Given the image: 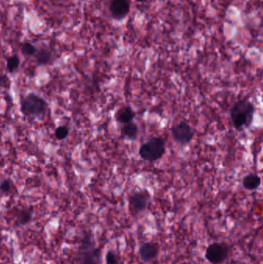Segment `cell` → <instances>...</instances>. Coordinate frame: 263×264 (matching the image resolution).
I'll use <instances>...</instances> for the list:
<instances>
[{
  "label": "cell",
  "instance_id": "9c48e42d",
  "mask_svg": "<svg viewBox=\"0 0 263 264\" xmlns=\"http://www.w3.org/2000/svg\"><path fill=\"white\" fill-rule=\"evenodd\" d=\"M159 253H160V245L158 242H144L139 247V257L143 262H152L158 257Z\"/></svg>",
  "mask_w": 263,
  "mask_h": 264
},
{
  "label": "cell",
  "instance_id": "e0dca14e",
  "mask_svg": "<svg viewBox=\"0 0 263 264\" xmlns=\"http://www.w3.org/2000/svg\"><path fill=\"white\" fill-rule=\"evenodd\" d=\"M54 134L56 139L59 141L66 139L69 135V129L67 127L63 126V125L59 126L55 130Z\"/></svg>",
  "mask_w": 263,
  "mask_h": 264
},
{
  "label": "cell",
  "instance_id": "5bb4252c",
  "mask_svg": "<svg viewBox=\"0 0 263 264\" xmlns=\"http://www.w3.org/2000/svg\"><path fill=\"white\" fill-rule=\"evenodd\" d=\"M20 51L24 56L31 57V56H36L38 49L34 44H32L30 42L26 41L23 43L22 45H21Z\"/></svg>",
  "mask_w": 263,
  "mask_h": 264
},
{
  "label": "cell",
  "instance_id": "5b68a950",
  "mask_svg": "<svg viewBox=\"0 0 263 264\" xmlns=\"http://www.w3.org/2000/svg\"><path fill=\"white\" fill-rule=\"evenodd\" d=\"M231 247L227 242H215L206 248L205 257L211 264H222L230 255Z\"/></svg>",
  "mask_w": 263,
  "mask_h": 264
},
{
  "label": "cell",
  "instance_id": "7c38bea8",
  "mask_svg": "<svg viewBox=\"0 0 263 264\" xmlns=\"http://www.w3.org/2000/svg\"><path fill=\"white\" fill-rule=\"evenodd\" d=\"M261 178L259 175L255 173L248 174L244 176L241 180V185L248 191H254L258 189L261 185Z\"/></svg>",
  "mask_w": 263,
  "mask_h": 264
},
{
  "label": "cell",
  "instance_id": "2e32d148",
  "mask_svg": "<svg viewBox=\"0 0 263 264\" xmlns=\"http://www.w3.org/2000/svg\"><path fill=\"white\" fill-rule=\"evenodd\" d=\"M18 224L25 225L31 220L32 212L28 210H20L16 214Z\"/></svg>",
  "mask_w": 263,
  "mask_h": 264
},
{
  "label": "cell",
  "instance_id": "4fadbf2b",
  "mask_svg": "<svg viewBox=\"0 0 263 264\" xmlns=\"http://www.w3.org/2000/svg\"><path fill=\"white\" fill-rule=\"evenodd\" d=\"M121 133L123 137L129 140H135L139 134V128L137 124L133 121L122 125Z\"/></svg>",
  "mask_w": 263,
  "mask_h": 264
},
{
  "label": "cell",
  "instance_id": "9a60e30c",
  "mask_svg": "<svg viewBox=\"0 0 263 264\" xmlns=\"http://www.w3.org/2000/svg\"><path fill=\"white\" fill-rule=\"evenodd\" d=\"M20 57L17 54L9 56L6 60V70L10 74L16 72L20 67Z\"/></svg>",
  "mask_w": 263,
  "mask_h": 264
},
{
  "label": "cell",
  "instance_id": "52a82bcc",
  "mask_svg": "<svg viewBox=\"0 0 263 264\" xmlns=\"http://www.w3.org/2000/svg\"><path fill=\"white\" fill-rule=\"evenodd\" d=\"M171 136L176 143L186 145L192 141L195 132L187 121H182L174 125L171 129Z\"/></svg>",
  "mask_w": 263,
  "mask_h": 264
},
{
  "label": "cell",
  "instance_id": "ffe728a7",
  "mask_svg": "<svg viewBox=\"0 0 263 264\" xmlns=\"http://www.w3.org/2000/svg\"><path fill=\"white\" fill-rule=\"evenodd\" d=\"M136 1H137V2H145V0H136Z\"/></svg>",
  "mask_w": 263,
  "mask_h": 264
},
{
  "label": "cell",
  "instance_id": "ba28073f",
  "mask_svg": "<svg viewBox=\"0 0 263 264\" xmlns=\"http://www.w3.org/2000/svg\"><path fill=\"white\" fill-rule=\"evenodd\" d=\"M132 9L131 0H110L108 10L110 17L116 21H122L128 17Z\"/></svg>",
  "mask_w": 263,
  "mask_h": 264
},
{
  "label": "cell",
  "instance_id": "277c9868",
  "mask_svg": "<svg viewBox=\"0 0 263 264\" xmlns=\"http://www.w3.org/2000/svg\"><path fill=\"white\" fill-rule=\"evenodd\" d=\"M102 252L96 245L95 241L90 234H87L81 241L79 247V264H101Z\"/></svg>",
  "mask_w": 263,
  "mask_h": 264
},
{
  "label": "cell",
  "instance_id": "30bf717a",
  "mask_svg": "<svg viewBox=\"0 0 263 264\" xmlns=\"http://www.w3.org/2000/svg\"><path fill=\"white\" fill-rule=\"evenodd\" d=\"M54 51L51 47H44L38 50L36 53V61L37 65L47 66L50 65L54 60Z\"/></svg>",
  "mask_w": 263,
  "mask_h": 264
},
{
  "label": "cell",
  "instance_id": "3957f363",
  "mask_svg": "<svg viewBox=\"0 0 263 264\" xmlns=\"http://www.w3.org/2000/svg\"><path fill=\"white\" fill-rule=\"evenodd\" d=\"M165 152V140L160 136H154L141 145L139 149V156L144 161L152 162L160 159Z\"/></svg>",
  "mask_w": 263,
  "mask_h": 264
},
{
  "label": "cell",
  "instance_id": "d6986e66",
  "mask_svg": "<svg viewBox=\"0 0 263 264\" xmlns=\"http://www.w3.org/2000/svg\"><path fill=\"white\" fill-rule=\"evenodd\" d=\"M12 181L9 179H4L0 183V192L2 194H8L12 189Z\"/></svg>",
  "mask_w": 263,
  "mask_h": 264
},
{
  "label": "cell",
  "instance_id": "6da1fadb",
  "mask_svg": "<svg viewBox=\"0 0 263 264\" xmlns=\"http://www.w3.org/2000/svg\"><path fill=\"white\" fill-rule=\"evenodd\" d=\"M256 107L250 100L246 98L238 100L229 110L230 120L236 130L249 128L254 119Z\"/></svg>",
  "mask_w": 263,
  "mask_h": 264
},
{
  "label": "cell",
  "instance_id": "ac0fdd59",
  "mask_svg": "<svg viewBox=\"0 0 263 264\" xmlns=\"http://www.w3.org/2000/svg\"><path fill=\"white\" fill-rule=\"evenodd\" d=\"M105 261H106V264H119V257L115 252L110 250L106 253Z\"/></svg>",
  "mask_w": 263,
  "mask_h": 264
},
{
  "label": "cell",
  "instance_id": "8fae6325",
  "mask_svg": "<svg viewBox=\"0 0 263 264\" xmlns=\"http://www.w3.org/2000/svg\"><path fill=\"white\" fill-rule=\"evenodd\" d=\"M136 113L131 106H124L118 109L115 114V118L118 123L125 125L133 121L135 118Z\"/></svg>",
  "mask_w": 263,
  "mask_h": 264
},
{
  "label": "cell",
  "instance_id": "7a4b0ae2",
  "mask_svg": "<svg viewBox=\"0 0 263 264\" xmlns=\"http://www.w3.org/2000/svg\"><path fill=\"white\" fill-rule=\"evenodd\" d=\"M48 103L43 97L35 93H29L20 104V111L29 118H41L47 113Z\"/></svg>",
  "mask_w": 263,
  "mask_h": 264
},
{
  "label": "cell",
  "instance_id": "8992f818",
  "mask_svg": "<svg viewBox=\"0 0 263 264\" xmlns=\"http://www.w3.org/2000/svg\"><path fill=\"white\" fill-rule=\"evenodd\" d=\"M151 194L148 190H139L128 197V210L133 216L144 212L151 203Z\"/></svg>",
  "mask_w": 263,
  "mask_h": 264
}]
</instances>
